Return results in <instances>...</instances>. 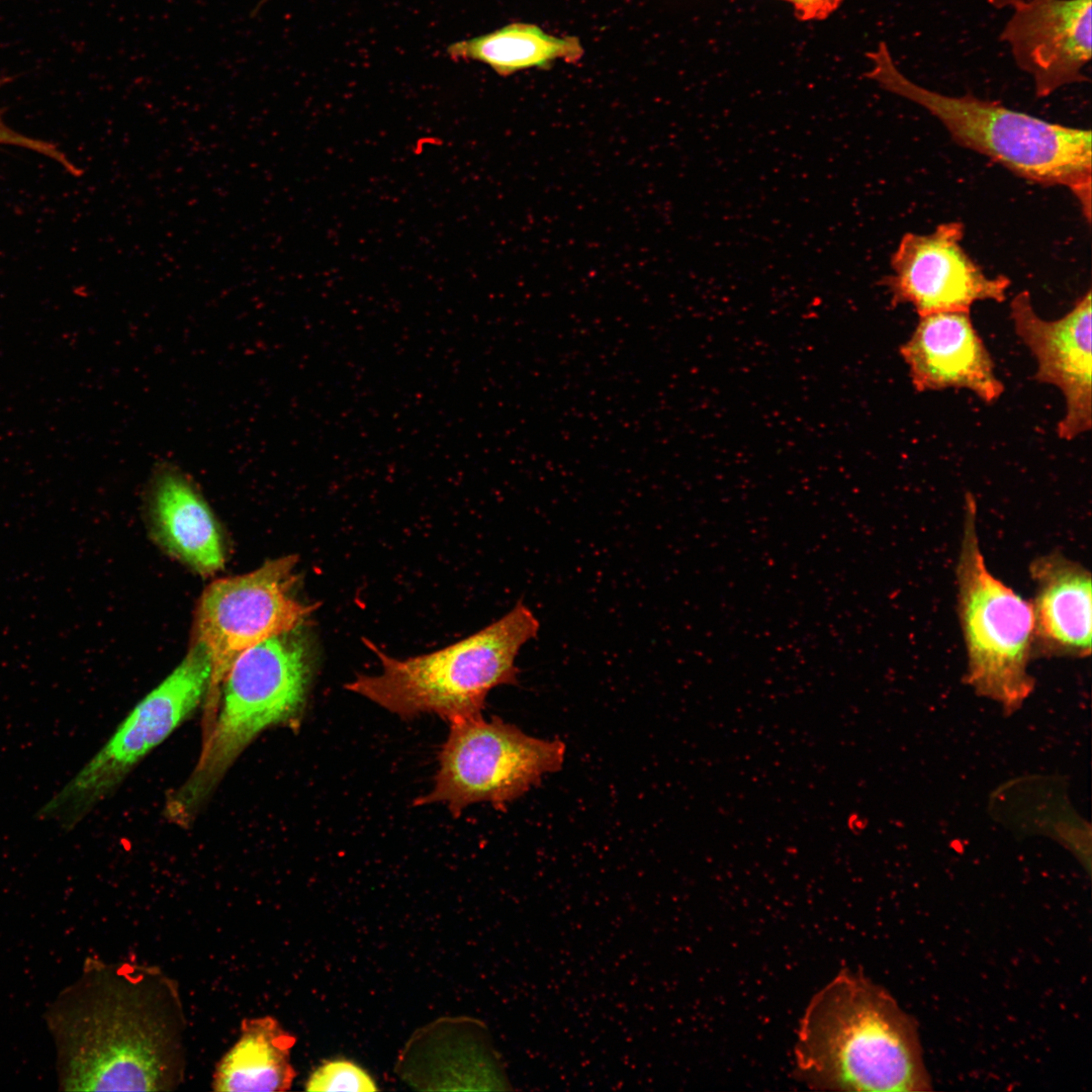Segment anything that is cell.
<instances>
[{
    "mask_svg": "<svg viewBox=\"0 0 1092 1092\" xmlns=\"http://www.w3.org/2000/svg\"><path fill=\"white\" fill-rule=\"evenodd\" d=\"M65 1091H173L188 1027L178 983L157 966L88 959L46 1012Z\"/></svg>",
    "mask_w": 1092,
    "mask_h": 1092,
    "instance_id": "1",
    "label": "cell"
},
{
    "mask_svg": "<svg viewBox=\"0 0 1092 1092\" xmlns=\"http://www.w3.org/2000/svg\"><path fill=\"white\" fill-rule=\"evenodd\" d=\"M794 1075L809 1088L931 1089L914 1019L883 987L841 970L810 1000L794 1046Z\"/></svg>",
    "mask_w": 1092,
    "mask_h": 1092,
    "instance_id": "2",
    "label": "cell"
},
{
    "mask_svg": "<svg viewBox=\"0 0 1092 1092\" xmlns=\"http://www.w3.org/2000/svg\"><path fill=\"white\" fill-rule=\"evenodd\" d=\"M866 77L883 90L924 108L960 146L982 154L1015 175L1044 186H1064L1091 216V131L1049 122L967 93L930 90L898 68L886 42L867 54Z\"/></svg>",
    "mask_w": 1092,
    "mask_h": 1092,
    "instance_id": "3",
    "label": "cell"
},
{
    "mask_svg": "<svg viewBox=\"0 0 1092 1092\" xmlns=\"http://www.w3.org/2000/svg\"><path fill=\"white\" fill-rule=\"evenodd\" d=\"M296 630L242 652L221 684L215 712L204 727L202 749L186 781L166 802V816L188 824L230 766L264 730L297 724L312 675L307 640Z\"/></svg>",
    "mask_w": 1092,
    "mask_h": 1092,
    "instance_id": "4",
    "label": "cell"
},
{
    "mask_svg": "<svg viewBox=\"0 0 1092 1092\" xmlns=\"http://www.w3.org/2000/svg\"><path fill=\"white\" fill-rule=\"evenodd\" d=\"M539 629L537 617L519 601L486 627L431 653L394 658L365 639L381 672L358 674L346 689L402 719L423 713L449 723L474 718L481 715L489 691L518 684L516 658Z\"/></svg>",
    "mask_w": 1092,
    "mask_h": 1092,
    "instance_id": "5",
    "label": "cell"
},
{
    "mask_svg": "<svg viewBox=\"0 0 1092 1092\" xmlns=\"http://www.w3.org/2000/svg\"><path fill=\"white\" fill-rule=\"evenodd\" d=\"M956 569L958 616L967 654L966 680L979 695L1014 712L1031 694L1034 679L1033 612L1030 601L988 568L977 529V505L965 495Z\"/></svg>",
    "mask_w": 1092,
    "mask_h": 1092,
    "instance_id": "6",
    "label": "cell"
},
{
    "mask_svg": "<svg viewBox=\"0 0 1092 1092\" xmlns=\"http://www.w3.org/2000/svg\"><path fill=\"white\" fill-rule=\"evenodd\" d=\"M210 674L208 654L193 643L179 665L135 705L106 743L37 810L35 818L65 831L74 829L196 710L205 698Z\"/></svg>",
    "mask_w": 1092,
    "mask_h": 1092,
    "instance_id": "7",
    "label": "cell"
},
{
    "mask_svg": "<svg viewBox=\"0 0 1092 1092\" xmlns=\"http://www.w3.org/2000/svg\"><path fill=\"white\" fill-rule=\"evenodd\" d=\"M450 724L434 788L418 805L444 803L455 816L480 802L504 809L563 764L565 744L559 739L528 735L496 717Z\"/></svg>",
    "mask_w": 1092,
    "mask_h": 1092,
    "instance_id": "8",
    "label": "cell"
},
{
    "mask_svg": "<svg viewBox=\"0 0 1092 1092\" xmlns=\"http://www.w3.org/2000/svg\"><path fill=\"white\" fill-rule=\"evenodd\" d=\"M298 559L287 555L243 575L214 580L203 592L194 621V644L210 659L205 723L216 709L221 684L235 659L271 637L299 628L317 608L294 596Z\"/></svg>",
    "mask_w": 1092,
    "mask_h": 1092,
    "instance_id": "9",
    "label": "cell"
},
{
    "mask_svg": "<svg viewBox=\"0 0 1092 1092\" xmlns=\"http://www.w3.org/2000/svg\"><path fill=\"white\" fill-rule=\"evenodd\" d=\"M965 226L944 222L930 234H905L891 257L893 273L882 279L893 306L911 304L919 316L970 312L977 301L1006 299L1010 280L987 276L961 242Z\"/></svg>",
    "mask_w": 1092,
    "mask_h": 1092,
    "instance_id": "10",
    "label": "cell"
},
{
    "mask_svg": "<svg viewBox=\"0 0 1092 1092\" xmlns=\"http://www.w3.org/2000/svg\"><path fill=\"white\" fill-rule=\"evenodd\" d=\"M1091 301L1089 289L1053 321L1036 313L1028 291L1017 293L1010 303L1014 331L1036 361L1034 379L1056 386L1064 395L1066 411L1057 433L1066 441L1092 428Z\"/></svg>",
    "mask_w": 1092,
    "mask_h": 1092,
    "instance_id": "11",
    "label": "cell"
},
{
    "mask_svg": "<svg viewBox=\"0 0 1092 1092\" xmlns=\"http://www.w3.org/2000/svg\"><path fill=\"white\" fill-rule=\"evenodd\" d=\"M1092 0H1022L1012 7L1000 39L1032 79L1037 97L1087 82Z\"/></svg>",
    "mask_w": 1092,
    "mask_h": 1092,
    "instance_id": "12",
    "label": "cell"
},
{
    "mask_svg": "<svg viewBox=\"0 0 1092 1092\" xmlns=\"http://www.w3.org/2000/svg\"><path fill=\"white\" fill-rule=\"evenodd\" d=\"M899 354L918 392L968 389L986 403L998 400L1004 384L971 320L970 312L946 311L919 316Z\"/></svg>",
    "mask_w": 1092,
    "mask_h": 1092,
    "instance_id": "13",
    "label": "cell"
},
{
    "mask_svg": "<svg viewBox=\"0 0 1092 1092\" xmlns=\"http://www.w3.org/2000/svg\"><path fill=\"white\" fill-rule=\"evenodd\" d=\"M1034 583L1033 657L1085 658L1091 654L1092 579L1080 562L1054 551L1028 566Z\"/></svg>",
    "mask_w": 1092,
    "mask_h": 1092,
    "instance_id": "14",
    "label": "cell"
},
{
    "mask_svg": "<svg viewBox=\"0 0 1092 1092\" xmlns=\"http://www.w3.org/2000/svg\"><path fill=\"white\" fill-rule=\"evenodd\" d=\"M151 512L156 536L172 555L202 574L222 568L224 551L214 516L193 482L170 462L155 469Z\"/></svg>",
    "mask_w": 1092,
    "mask_h": 1092,
    "instance_id": "15",
    "label": "cell"
},
{
    "mask_svg": "<svg viewBox=\"0 0 1092 1092\" xmlns=\"http://www.w3.org/2000/svg\"><path fill=\"white\" fill-rule=\"evenodd\" d=\"M296 1038L270 1015L244 1018L236 1042L217 1062L211 1087L219 1092H282L296 1072L291 1050Z\"/></svg>",
    "mask_w": 1092,
    "mask_h": 1092,
    "instance_id": "16",
    "label": "cell"
},
{
    "mask_svg": "<svg viewBox=\"0 0 1092 1092\" xmlns=\"http://www.w3.org/2000/svg\"><path fill=\"white\" fill-rule=\"evenodd\" d=\"M453 61L487 65L500 76L533 68H549L555 61L577 63L583 55L574 36H555L532 23L515 22L488 33L450 43Z\"/></svg>",
    "mask_w": 1092,
    "mask_h": 1092,
    "instance_id": "17",
    "label": "cell"
},
{
    "mask_svg": "<svg viewBox=\"0 0 1092 1092\" xmlns=\"http://www.w3.org/2000/svg\"><path fill=\"white\" fill-rule=\"evenodd\" d=\"M305 1090L371 1092L378 1088L360 1066L347 1060H334L324 1062L310 1074Z\"/></svg>",
    "mask_w": 1092,
    "mask_h": 1092,
    "instance_id": "18",
    "label": "cell"
},
{
    "mask_svg": "<svg viewBox=\"0 0 1092 1092\" xmlns=\"http://www.w3.org/2000/svg\"><path fill=\"white\" fill-rule=\"evenodd\" d=\"M11 79L9 77H0V87L4 86ZM2 145L20 147L26 150L36 152L37 154L43 155L56 161L71 174L77 175L79 173V169L56 145L42 140L27 136L9 127L5 123L3 119V113L0 110V146Z\"/></svg>",
    "mask_w": 1092,
    "mask_h": 1092,
    "instance_id": "19",
    "label": "cell"
},
{
    "mask_svg": "<svg viewBox=\"0 0 1092 1092\" xmlns=\"http://www.w3.org/2000/svg\"><path fill=\"white\" fill-rule=\"evenodd\" d=\"M789 3L800 21H820L834 13L843 0H782Z\"/></svg>",
    "mask_w": 1092,
    "mask_h": 1092,
    "instance_id": "20",
    "label": "cell"
},
{
    "mask_svg": "<svg viewBox=\"0 0 1092 1092\" xmlns=\"http://www.w3.org/2000/svg\"><path fill=\"white\" fill-rule=\"evenodd\" d=\"M1022 0H988L991 6L996 9L1012 8Z\"/></svg>",
    "mask_w": 1092,
    "mask_h": 1092,
    "instance_id": "21",
    "label": "cell"
}]
</instances>
